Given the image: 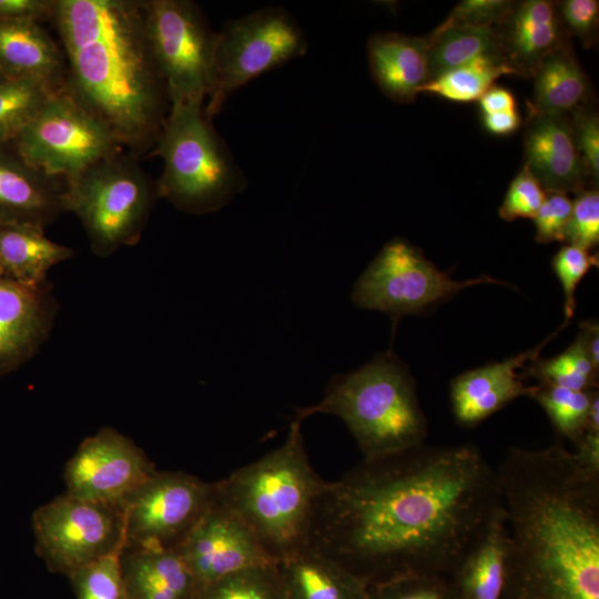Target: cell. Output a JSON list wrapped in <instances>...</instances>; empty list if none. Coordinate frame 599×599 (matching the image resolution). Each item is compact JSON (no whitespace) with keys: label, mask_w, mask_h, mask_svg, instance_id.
I'll use <instances>...</instances> for the list:
<instances>
[{"label":"cell","mask_w":599,"mask_h":599,"mask_svg":"<svg viewBox=\"0 0 599 599\" xmlns=\"http://www.w3.org/2000/svg\"><path fill=\"white\" fill-rule=\"evenodd\" d=\"M501 504L497 470L477 446L423 443L326 481L305 546L367 586L448 576Z\"/></svg>","instance_id":"cell-1"},{"label":"cell","mask_w":599,"mask_h":599,"mask_svg":"<svg viewBox=\"0 0 599 599\" xmlns=\"http://www.w3.org/2000/svg\"><path fill=\"white\" fill-rule=\"evenodd\" d=\"M51 23L65 59V90L126 152L151 155L171 102L141 0H55Z\"/></svg>","instance_id":"cell-2"},{"label":"cell","mask_w":599,"mask_h":599,"mask_svg":"<svg viewBox=\"0 0 599 599\" xmlns=\"http://www.w3.org/2000/svg\"><path fill=\"white\" fill-rule=\"evenodd\" d=\"M302 422L294 418L282 446L215 483L217 500L278 562L305 546L315 501L326 484L309 463Z\"/></svg>","instance_id":"cell-3"},{"label":"cell","mask_w":599,"mask_h":599,"mask_svg":"<svg viewBox=\"0 0 599 599\" xmlns=\"http://www.w3.org/2000/svg\"><path fill=\"white\" fill-rule=\"evenodd\" d=\"M341 418L363 454L378 457L425 443L427 419L407 367L392 353L376 355L351 373L334 376L321 402L295 418L317 414Z\"/></svg>","instance_id":"cell-4"},{"label":"cell","mask_w":599,"mask_h":599,"mask_svg":"<svg viewBox=\"0 0 599 599\" xmlns=\"http://www.w3.org/2000/svg\"><path fill=\"white\" fill-rule=\"evenodd\" d=\"M151 155L163 162L155 182L158 197L186 213L219 211L246 186L204 102L171 104Z\"/></svg>","instance_id":"cell-5"},{"label":"cell","mask_w":599,"mask_h":599,"mask_svg":"<svg viewBox=\"0 0 599 599\" xmlns=\"http://www.w3.org/2000/svg\"><path fill=\"white\" fill-rule=\"evenodd\" d=\"M138 160L122 150L63 182V210L80 220L98 256L136 244L159 199Z\"/></svg>","instance_id":"cell-6"},{"label":"cell","mask_w":599,"mask_h":599,"mask_svg":"<svg viewBox=\"0 0 599 599\" xmlns=\"http://www.w3.org/2000/svg\"><path fill=\"white\" fill-rule=\"evenodd\" d=\"M307 38L296 19L280 7H267L231 20L217 31L214 77L204 103L212 119L230 95L251 80L303 57Z\"/></svg>","instance_id":"cell-7"},{"label":"cell","mask_w":599,"mask_h":599,"mask_svg":"<svg viewBox=\"0 0 599 599\" xmlns=\"http://www.w3.org/2000/svg\"><path fill=\"white\" fill-rule=\"evenodd\" d=\"M153 58L171 104L206 101L213 84L217 32L190 0H141Z\"/></svg>","instance_id":"cell-8"},{"label":"cell","mask_w":599,"mask_h":599,"mask_svg":"<svg viewBox=\"0 0 599 599\" xmlns=\"http://www.w3.org/2000/svg\"><path fill=\"white\" fill-rule=\"evenodd\" d=\"M34 167L65 182L123 149L110 128L65 88L11 142Z\"/></svg>","instance_id":"cell-9"},{"label":"cell","mask_w":599,"mask_h":599,"mask_svg":"<svg viewBox=\"0 0 599 599\" xmlns=\"http://www.w3.org/2000/svg\"><path fill=\"white\" fill-rule=\"evenodd\" d=\"M505 282L483 275L456 281L438 270L423 253L402 238L388 242L354 284L352 301L364 309L388 314L394 326L412 314L453 297L461 290L481 284Z\"/></svg>","instance_id":"cell-10"},{"label":"cell","mask_w":599,"mask_h":599,"mask_svg":"<svg viewBox=\"0 0 599 599\" xmlns=\"http://www.w3.org/2000/svg\"><path fill=\"white\" fill-rule=\"evenodd\" d=\"M32 529L38 555L67 575L125 547L122 507L67 493L33 512Z\"/></svg>","instance_id":"cell-11"},{"label":"cell","mask_w":599,"mask_h":599,"mask_svg":"<svg viewBox=\"0 0 599 599\" xmlns=\"http://www.w3.org/2000/svg\"><path fill=\"white\" fill-rule=\"evenodd\" d=\"M215 495V483L156 470L121 506L125 547L177 548Z\"/></svg>","instance_id":"cell-12"},{"label":"cell","mask_w":599,"mask_h":599,"mask_svg":"<svg viewBox=\"0 0 599 599\" xmlns=\"http://www.w3.org/2000/svg\"><path fill=\"white\" fill-rule=\"evenodd\" d=\"M155 471L133 440L111 427H103L87 437L67 463V494L121 507Z\"/></svg>","instance_id":"cell-13"},{"label":"cell","mask_w":599,"mask_h":599,"mask_svg":"<svg viewBox=\"0 0 599 599\" xmlns=\"http://www.w3.org/2000/svg\"><path fill=\"white\" fill-rule=\"evenodd\" d=\"M177 550L201 588L242 569L278 562L265 551L246 524L217 500L216 495Z\"/></svg>","instance_id":"cell-14"},{"label":"cell","mask_w":599,"mask_h":599,"mask_svg":"<svg viewBox=\"0 0 599 599\" xmlns=\"http://www.w3.org/2000/svg\"><path fill=\"white\" fill-rule=\"evenodd\" d=\"M58 313L49 282L0 278V376L29 361L48 339Z\"/></svg>","instance_id":"cell-15"},{"label":"cell","mask_w":599,"mask_h":599,"mask_svg":"<svg viewBox=\"0 0 599 599\" xmlns=\"http://www.w3.org/2000/svg\"><path fill=\"white\" fill-rule=\"evenodd\" d=\"M525 131V164L546 192H579L589 176L568 114L529 108Z\"/></svg>","instance_id":"cell-16"},{"label":"cell","mask_w":599,"mask_h":599,"mask_svg":"<svg viewBox=\"0 0 599 599\" xmlns=\"http://www.w3.org/2000/svg\"><path fill=\"white\" fill-rule=\"evenodd\" d=\"M566 326L564 323L535 348L506 361L465 372L454 378L450 384V402L456 423L464 427H474L512 400L521 396L530 397L535 386L526 385L518 369L536 359L546 343Z\"/></svg>","instance_id":"cell-17"},{"label":"cell","mask_w":599,"mask_h":599,"mask_svg":"<svg viewBox=\"0 0 599 599\" xmlns=\"http://www.w3.org/2000/svg\"><path fill=\"white\" fill-rule=\"evenodd\" d=\"M63 182L31 165L10 143H0V222L45 229L64 212Z\"/></svg>","instance_id":"cell-18"},{"label":"cell","mask_w":599,"mask_h":599,"mask_svg":"<svg viewBox=\"0 0 599 599\" xmlns=\"http://www.w3.org/2000/svg\"><path fill=\"white\" fill-rule=\"evenodd\" d=\"M496 30L505 61L521 77L532 78L548 54L569 43L558 4L548 0L515 2Z\"/></svg>","instance_id":"cell-19"},{"label":"cell","mask_w":599,"mask_h":599,"mask_svg":"<svg viewBox=\"0 0 599 599\" xmlns=\"http://www.w3.org/2000/svg\"><path fill=\"white\" fill-rule=\"evenodd\" d=\"M0 72L37 81L52 91L64 88L67 65L59 42L31 20L0 21Z\"/></svg>","instance_id":"cell-20"},{"label":"cell","mask_w":599,"mask_h":599,"mask_svg":"<svg viewBox=\"0 0 599 599\" xmlns=\"http://www.w3.org/2000/svg\"><path fill=\"white\" fill-rule=\"evenodd\" d=\"M427 37L397 32L373 34L367 42L372 77L389 99L409 103L429 79Z\"/></svg>","instance_id":"cell-21"},{"label":"cell","mask_w":599,"mask_h":599,"mask_svg":"<svg viewBox=\"0 0 599 599\" xmlns=\"http://www.w3.org/2000/svg\"><path fill=\"white\" fill-rule=\"evenodd\" d=\"M509 534L502 504L448 575L456 599H500L508 565Z\"/></svg>","instance_id":"cell-22"},{"label":"cell","mask_w":599,"mask_h":599,"mask_svg":"<svg viewBox=\"0 0 599 599\" xmlns=\"http://www.w3.org/2000/svg\"><path fill=\"white\" fill-rule=\"evenodd\" d=\"M121 566L129 599H196L202 589L177 548L124 547Z\"/></svg>","instance_id":"cell-23"},{"label":"cell","mask_w":599,"mask_h":599,"mask_svg":"<svg viewBox=\"0 0 599 599\" xmlns=\"http://www.w3.org/2000/svg\"><path fill=\"white\" fill-rule=\"evenodd\" d=\"M74 252L50 240L44 227L0 222V278L38 285L49 282V272L70 260Z\"/></svg>","instance_id":"cell-24"},{"label":"cell","mask_w":599,"mask_h":599,"mask_svg":"<svg viewBox=\"0 0 599 599\" xmlns=\"http://www.w3.org/2000/svg\"><path fill=\"white\" fill-rule=\"evenodd\" d=\"M280 566L288 599H367L368 586L363 580L308 546Z\"/></svg>","instance_id":"cell-25"},{"label":"cell","mask_w":599,"mask_h":599,"mask_svg":"<svg viewBox=\"0 0 599 599\" xmlns=\"http://www.w3.org/2000/svg\"><path fill=\"white\" fill-rule=\"evenodd\" d=\"M534 101L529 108L540 113L570 115L586 106L591 87L569 43L548 54L532 75Z\"/></svg>","instance_id":"cell-26"},{"label":"cell","mask_w":599,"mask_h":599,"mask_svg":"<svg viewBox=\"0 0 599 599\" xmlns=\"http://www.w3.org/2000/svg\"><path fill=\"white\" fill-rule=\"evenodd\" d=\"M429 79L483 57H501L496 28L459 22L448 17L428 37Z\"/></svg>","instance_id":"cell-27"},{"label":"cell","mask_w":599,"mask_h":599,"mask_svg":"<svg viewBox=\"0 0 599 599\" xmlns=\"http://www.w3.org/2000/svg\"><path fill=\"white\" fill-rule=\"evenodd\" d=\"M514 74L501 57H483L443 72L424 83L418 93L435 94L454 102L478 101L495 81Z\"/></svg>","instance_id":"cell-28"},{"label":"cell","mask_w":599,"mask_h":599,"mask_svg":"<svg viewBox=\"0 0 599 599\" xmlns=\"http://www.w3.org/2000/svg\"><path fill=\"white\" fill-rule=\"evenodd\" d=\"M524 369L526 376L537 379V385H551L579 392L598 389L599 369L592 364L578 336L561 354L548 359L537 357Z\"/></svg>","instance_id":"cell-29"},{"label":"cell","mask_w":599,"mask_h":599,"mask_svg":"<svg viewBox=\"0 0 599 599\" xmlns=\"http://www.w3.org/2000/svg\"><path fill=\"white\" fill-rule=\"evenodd\" d=\"M57 91L29 79L0 80V143H10Z\"/></svg>","instance_id":"cell-30"},{"label":"cell","mask_w":599,"mask_h":599,"mask_svg":"<svg viewBox=\"0 0 599 599\" xmlns=\"http://www.w3.org/2000/svg\"><path fill=\"white\" fill-rule=\"evenodd\" d=\"M196 599H288L280 562L255 566L204 586Z\"/></svg>","instance_id":"cell-31"},{"label":"cell","mask_w":599,"mask_h":599,"mask_svg":"<svg viewBox=\"0 0 599 599\" xmlns=\"http://www.w3.org/2000/svg\"><path fill=\"white\" fill-rule=\"evenodd\" d=\"M596 390L579 392L551 385H535L530 398L541 406L557 433L576 444L586 432Z\"/></svg>","instance_id":"cell-32"},{"label":"cell","mask_w":599,"mask_h":599,"mask_svg":"<svg viewBox=\"0 0 599 599\" xmlns=\"http://www.w3.org/2000/svg\"><path fill=\"white\" fill-rule=\"evenodd\" d=\"M122 550L112 551L69 575L78 599H129L121 566Z\"/></svg>","instance_id":"cell-33"},{"label":"cell","mask_w":599,"mask_h":599,"mask_svg":"<svg viewBox=\"0 0 599 599\" xmlns=\"http://www.w3.org/2000/svg\"><path fill=\"white\" fill-rule=\"evenodd\" d=\"M367 599H456L449 578L439 573L410 575L369 585Z\"/></svg>","instance_id":"cell-34"},{"label":"cell","mask_w":599,"mask_h":599,"mask_svg":"<svg viewBox=\"0 0 599 599\" xmlns=\"http://www.w3.org/2000/svg\"><path fill=\"white\" fill-rule=\"evenodd\" d=\"M598 255L588 250L573 246H562L552 260V268L557 275L565 296V322L569 323L576 308V290L580 281L593 266H598Z\"/></svg>","instance_id":"cell-35"},{"label":"cell","mask_w":599,"mask_h":599,"mask_svg":"<svg viewBox=\"0 0 599 599\" xmlns=\"http://www.w3.org/2000/svg\"><path fill=\"white\" fill-rule=\"evenodd\" d=\"M568 245L590 251L599 242L598 189L581 190L572 201L565 240Z\"/></svg>","instance_id":"cell-36"},{"label":"cell","mask_w":599,"mask_h":599,"mask_svg":"<svg viewBox=\"0 0 599 599\" xmlns=\"http://www.w3.org/2000/svg\"><path fill=\"white\" fill-rule=\"evenodd\" d=\"M546 196V191L526 165L511 181L499 207L505 221L534 219Z\"/></svg>","instance_id":"cell-37"},{"label":"cell","mask_w":599,"mask_h":599,"mask_svg":"<svg viewBox=\"0 0 599 599\" xmlns=\"http://www.w3.org/2000/svg\"><path fill=\"white\" fill-rule=\"evenodd\" d=\"M571 206L572 201L567 193L546 192L545 200L534 217L536 241L539 243L564 242Z\"/></svg>","instance_id":"cell-38"},{"label":"cell","mask_w":599,"mask_h":599,"mask_svg":"<svg viewBox=\"0 0 599 599\" xmlns=\"http://www.w3.org/2000/svg\"><path fill=\"white\" fill-rule=\"evenodd\" d=\"M557 4L567 35L577 37L587 48L592 45L598 28L599 2L597 0H565Z\"/></svg>","instance_id":"cell-39"},{"label":"cell","mask_w":599,"mask_h":599,"mask_svg":"<svg viewBox=\"0 0 599 599\" xmlns=\"http://www.w3.org/2000/svg\"><path fill=\"white\" fill-rule=\"evenodd\" d=\"M575 139L587 165L589 175L596 182L599 177V119L587 106L570 114Z\"/></svg>","instance_id":"cell-40"},{"label":"cell","mask_w":599,"mask_h":599,"mask_svg":"<svg viewBox=\"0 0 599 599\" xmlns=\"http://www.w3.org/2000/svg\"><path fill=\"white\" fill-rule=\"evenodd\" d=\"M514 4V1L508 0H464L453 9L449 17L476 27L497 28Z\"/></svg>","instance_id":"cell-41"},{"label":"cell","mask_w":599,"mask_h":599,"mask_svg":"<svg viewBox=\"0 0 599 599\" xmlns=\"http://www.w3.org/2000/svg\"><path fill=\"white\" fill-rule=\"evenodd\" d=\"M55 0H0V21H52Z\"/></svg>","instance_id":"cell-42"},{"label":"cell","mask_w":599,"mask_h":599,"mask_svg":"<svg viewBox=\"0 0 599 599\" xmlns=\"http://www.w3.org/2000/svg\"><path fill=\"white\" fill-rule=\"evenodd\" d=\"M575 445L572 454L583 467L599 473V432L586 430Z\"/></svg>","instance_id":"cell-43"},{"label":"cell","mask_w":599,"mask_h":599,"mask_svg":"<svg viewBox=\"0 0 599 599\" xmlns=\"http://www.w3.org/2000/svg\"><path fill=\"white\" fill-rule=\"evenodd\" d=\"M484 114L516 110V100L510 91L491 87L479 100Z\"/></svg>","instance_id":"cell-44"},{"label":"cell","mask_w":599,"mask_h":599,"mask_svg":"<svg viewBox=\"0 0 599 599\" xmlns=\"http://www.w3.org/2000/svg\"><path fill=\"white\" fill-rule=\"evenodd\" d=\"M484 124L489 132L505 135L519 128L520 116L517 110L484 114Z\"/></svg>","instance_id":"cell-45"},{"label":"cell","mask_w":599,"mask_h":599,"mask_svg":"<svg viewBox=\"0 0 599 599\" xmlns=\"http://www.w3.org/2000/svg\"><path fill=\"white\" fill-rule=\"evenodd\" d=\"M578 337L580 338L592 364L599 369V328L597 322L591 321L581 323Z\"/></svg>","instance_id":"cell-46"},{"label":"cell","mask_w":599,"mask_h":599,"mask_svg":"<svg viewBox=\"0 0 599 599\" xmlns=\"http://www.w3.org/2000/svg\"><path fill=\"white\" fill-rule=\"evenodd\" d=\"M2 78H4V75L0 72V80H1Z\"/></svg>","instance_id":"cell-47"}]
</instances>
